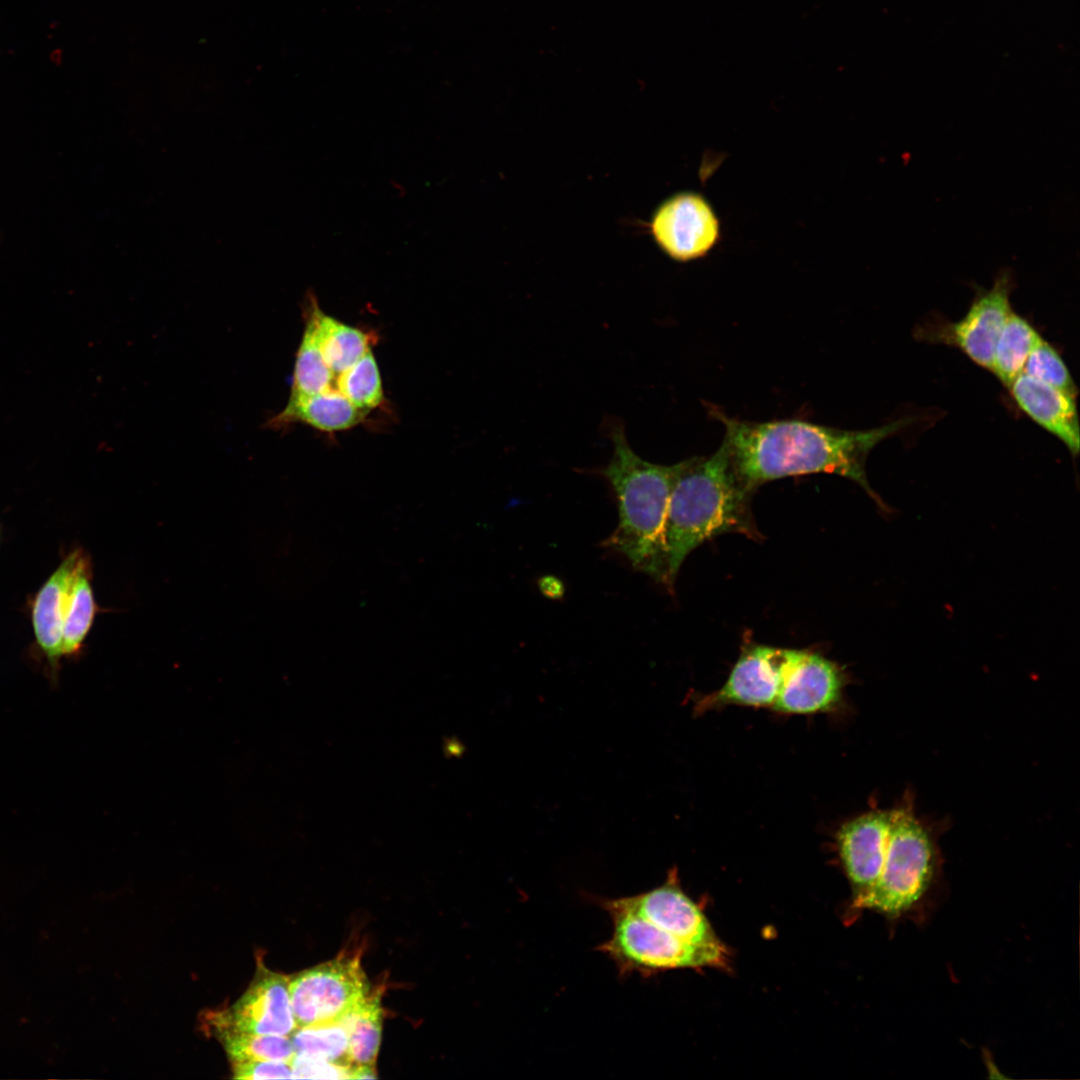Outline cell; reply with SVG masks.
<instances>
[{"mask_svg": "<svg viewBox=\"0 0 1080 1080\" xmlns=\"http://www.w3.org/2000/svg\"><path fill=\"white\" fill-rule=\"evenodd\" d=\"M935 867L932 839L912 808H892L879 879L853 906L872 910L889 919L904 916L927 895Z\"/></svg>", "mask_w": 1080, "mask_h": 1080, "instance_id": "277c9868", "label": "cell"}, {"mask_svg": "<svg viewBox=\"0 0 1080 1080\" xmlns=\"http://www.w3.org/2000/svg\"><path fill=\"white\" fill-rule=\"evenodd\" d=\"M605 426L613 455L595 472L607 480L615 494L619 522L602 544L671 591L665 523L676 465L655 464L639 457L618 419H607Z\"/></svg>", "mask_w": 1080, "mask_h": 1080, "instance_id": "3957f363", "label": "cell"}, {"mask_svg": "<svg viewBox=\"0 0 1080 1080\" xmlns=\"http://www.w3.org/2000/svg\"><path fill=\"white\" fill-rule=\"evenodd\" d=\"M646 226L656 245L678 262L704 257L720 239L717 215L695 192L676 193L664 200Z\"/></svg>", "mask_w": 1080, "mask_h": 1080, "instance_id": "52a82bcc", "label": "cell"}, {"mask_svg": "<svg viewBox=\"0 0 1080 1080\" xmlns=\"http://www.w3.org/2000/svg\"><path fill=\"white\" fill-rule=\"evenodd\" d=\"M368 411L355 407L338 389L309 395H290L284 409L266 425L282 428L302 422L323 432L350 429L364 420Z\"/></svg>", "mask_w": 1080, "mask_h": 1080, "instance_id": "2e32d148", "label": "cell"}, {"mask_svg": "<svg viewBox=\"0 0 1080 1080\" xmlns=\"http://www.w3.org/2000/svg\"><path fill=\"white\" fill-rule=\"evenodd\" d=\"M1015 287L1013 272L1001 269L990 289L977 288L966 315L955 323L939 326L932 337L960 348L973 362L991 370L994 350L1002 327L1012 312L1010 295Z\"/></svg>", "mask_w": 1080, "mask_h": 1080, "instance_id": "ba28073f", "label": "cell"}, {"mask_svg": "<svg viewBox=\"0 0 1080 1080\" xmlns=\"http://www.w3.org/2000/svg\"><path fill=\"white\" fill-rule=\"evenodd\" d=\"M233 1061L274 1060L290 1062L295 1055L287 1035L254 1034L233 1030L216 1032Z\"/></svg>", "mask_w": 1080, "mask_h": 1080, "instance_id": "603a6c76", "label": "cell"}, {"mask_svg": "<svg viewBox=\"0 0 1080 1080\" xmlns=\"http://www.w3.org/2000/svg\"><path fill=\"white\" fill-rule=\"evenodd\" d=\"M597 903L610 916L612 933L596 949L615 964L619 976L631 973L649 976L671 969L719 967L727 961L723 944L692 945L616 905L610 898L598 899Z\"/></svg>", "mask_w": 1080, "mask_h": 1080, "instance_id": "5b68a950", "label": "cell"}, {"mask_svg": "<svg viewBox=\"0 0 1080 1080\" xmlns=\"http://www.w3.org/2000/svg\"><path fill=\"white\" fill-rule=\"evenodd\" d=\"M234 1078L281 1079L294 1078L290 1062L274 1060L233 1061Z\"/></svg>", "mask_w": 1080, "mask_h": 1080, "instance_id": "4316f807", "label": "cell"}, {"mask_svg": "<svg viewBox=\"0 0 1080 1080\" xmlns=\"http://www.w3.org/2000/svg\"><path fill=\"white\" fill-rule=\"evenodd\" d=\"M290 977L262 964L240 999L228 1010L210 1015L215 1032L233 1030L254 1034L289 1035L297 1029L290 992Z\"/></svg>", "mask_w": 1080, "mask_h": 1080, "instance_id": "30bf717a", "label": "cell"}, {"mask_svg": "<svg viewBox=\"0 0 1080 1080\" xmlns=\"http://www.w3.org/2000/svg\"><path fill=\"white\" fill-rule=\"evenodd\" d=\"M90 580L91 567L86 556L77 569L68 594L62 630V656L75 654L92 626L96 603Z\"/></svg>", "mask_w": 1080, "mask_h": 1080, "instance_id": "d6986e66", "label": "cell"}, {"mask_svg": "<svg viewBox=\"0 0 1080 1080\" xmlns=\"http://www.w3.org/2000/svg\"><path fill=\"white\" fill-rule=\"evenodd\" d=\"M291 1040L295 1054L318 1057L354 1067L349 1061L347 1014L337 1020L297 1028Z\"/></svg>", "mask_w": 1080, "mask_h": 1080, "instance_id": "7402d4cb", "label": "cell"}, {"mask_svg": "<svg viewBox=\"0 0 1080 1080\" xmlns=\"http://www.w3.org/2000/svg\"><path fill=\"white\" fill-rule=\"evenodd\" d=\"M844 684V674L836 663L819 654L798 650L772 709L786 714L829 711L839 703Z\"/></svg>", "mask_w": 1080, "mask_h": 1080, "instance_id": "4fadbf2b", "label": "cell"}, {"mask_svg": "<svg viewBox=\"0 0 1080 1080\" xmlns=\"http://www.w3.org/2000/svg\"><path fill=\"white\" fill-rule=\"evenodd\" d=\"M1017 405L1060 439L1073 455L1080 447L1075 397L1021 373L1008 387Z\"/></svg>", "mask_w": 1080, "mask_h": 1080, "instance_id": "5bb4252c", "label": "cell"}, {"mask_svg": "<svg viewBox=\"0 0 1080 1080\" xmlns=\"http://www.w3.org/2000/svg\"><path fill=\"white\" fill-rule=\"evenodd\" d=\"M890 823L891 809L872 810L849 820L837 833L853 903L867 895L879 879Z\"/></svg>", "mask_w": 1080, "mask_h": 1080, "instance_id": "7c38bea8", "label": "cell"}, {"mask_svg": "<svg viewBox=\"0 0 1080 1080\" xmlns=\"http://www.w3.org/2000/svg\"><path fill=\"white\" fill-rule=\"evenodd\" d=\"M610 899L686 943L698 946L722 944L702 911L678 885L674 870L660 886Z\"/></svg>", "mask_w": 1080, "mask_h": 1080, "instance_id": "8fae6325", "label": "cell"}, {"mask_svg": "<svg viewBox=\"0 0 1080 1080\" xmlns=\"http://www.w3.org/2000/svg\"><path fill=\"white\" fill-rule=\"evenodd\" d=\"M676 465L665 523L672 586L686 557L705 541L739 533L759 538L750 509V490L738 477L722 443L710 456Z\"/></svg>", "mask_w": 1080, "mask_h": 1080, "instance_id": "7a4b0ae2", "label": "cell"}, {"mask_svg": "<svg viewBox=\"0 0 1080 1080\" xmlns=\"http://www.w3.org/2000/svg\"><path fill=\"white\" fill-rule=\"evenodd\" d=\"M305 328L298 347L292 377L291 394L309 396L332 388L333 372L325 363L314 321L304 311Z\"/></svg>", "mask_w": 1080, "mask_h": 1080, "instance_id": "44dd1931", "label": "cell"}, {"mask_svg": "<svg viewBox=\"0 0 1080 1080\" xmlns=\"http://www.w3.org/2000/svg\"><path fill=\"white\" fill-rule=\"evenodd\" d=\"M86 556L80 549L67 555L34 599V634L53 669L62 657V630L69 590L77 569Z\"/></svg>", "mask_w": 1080, "mask_h": 1080, "instance_id": "9a60e30c", "label": "cell"}, {"mask_svg": "<svg viewBox=\"0 0 1080 1080\" xmlns=\"http://www.w3.org/2000/svg\"><path fill=\"white\" fill-rule=\"evenodd\" d=\"M382 990H375L347 1014L349 1061L352 1066L374 1067L382 1032Z\"/></svg>", "mask_w": 1080, "mask_h": 1080, "instance_id": "ffe728a7", "label": "cell"}, {"mask_svg": "<svg viewBox=\"0 0 1080 1080\" xmlns=\"http://www.w3.org/2000/svg\"><path fill=\"white\" fill-rule=\"evenodd\" d=\"M709 414L724 425L722 443L738 477L750 490L788 476L829 473L855 481L883 509L884 503L868 484L865 461L875 445L911 421L901 419L850 431L800 419L740 420L714 406L709 407Z\"/></svg>", "mask_w": 1080, "mask_h": 1080, "instance_id": "6da1fadb", "label": "cell"}, {"mask_svg": "<svg viewBox=\"0 0 1080 1080\" xmlns=\"http://www.w3.org/2000/svg\"><path fill=\"white\" fill-rule=\"evenodd\" d=\"M289 992L297 1028L342 1018L370 993L361 950L343 951L298 973L290 978Z\"/></svg>", "mask_w": 1080, "mask_h": 1080, "instance_id": "8992f818", "label": "cell"}, {"mask_svg": "<svg viewBox=\"0 0 1080 1080\" xmlns=\"http://www.w3.org/2000/svg\"><path fill=\"white\" fill-rule=\"evenodd\" d=\"M1022 373L1069 395H1077V387L1062 357L1043 339L1029 354Z\"/></svg>", "mask_w": 1080, "mask_h": 1080, "instance_id": "d4e9b609", "label": "cell"}, {"mask_svg": "<svg viewBox=\"0 0 1080 1080\" xmlns=\"http://www.w3.org/2000/svg\"><path fill=\"white\" fill-rule=\"evenodd\" d=\"M1041 339L1025 318L1012 311L996 342L991 371L1009 387L1022 373L1029 354Z\"/></svg>", "mask_w": 1080, "mask_h": 1080, "instance_id": "ac0fdd59", "label": "cell"}, {"mask_svg": "<svg viewBox=\"0 0 1080 1080\" xmlns=\"http://www.w3.org/2000/svg\"><path fill=\"white\" fill-rule=\"evenodd\" d=\"M798 650L764 645L745 648L725 684L697 704L698 711L726 705L771 707Z\"/></svg>", "mask_w": 1080, "mask_h": 1080, "instance_id": "9c48e42d", "label": "cell"}, {"mask_svg": "<svg viewBox=\"0 0 1080 1080\" xmlns=\"http://www.w3.org/2000/svg\"><path fill=\"white\" fill-rule=\"evenodd\" d=\"M337 389L357 408L368 411L384 400L381 375L371 348L337 378Z\"/></svg>", "mask_w": 1080, "mask_h": 1080, "instance_id": "cb8c5ba5", "label": "cell"}, {"mask_svg": "<svg viewBox=\"0 0 1080 1080\" xmlns=\"http://www.w3.org/2000/svg\"><path fill=\"white\" fill-rule=\"evenodd\" d=\"M540 591L551 599H559L564 594V585L554 576H544L538 582Z\"/></svg>", "mask_w": 1080, "mask_h": 1080, "instance_id": "83f0119b", "label": "cell"}, {"mask_svg": "<svg viewBox=\"0 0 1080 1080\" xmlns=\"http://www.w3.org/2000/svg\"><path fill=\"white\" fill-rule=\"evenodd\" d=\"M290 1064L294 1078L348 1079L353 1068L303 1054H295Z\"/></svg>", "mask_w": 1080, "mask_h": 1080, "instance_id": "484cf974", "label": "cell"}, {"mask_svg": "<svg viewBox=\"0 0 1080 1080\" xmlns=\"http://www.w3.org/2000/svg\"><path fill=\"white\" fill-rule=\"evenodd\" d=\"M304 311L313 319L323 359L333 374H340L370 349L371 336L327 315L313 293L307 295Z\"/></svg>", "mask_w": 1080, "mask_h": 1080, "instance_id": "e0dca14e", "label": "cell"}]
</instances>
